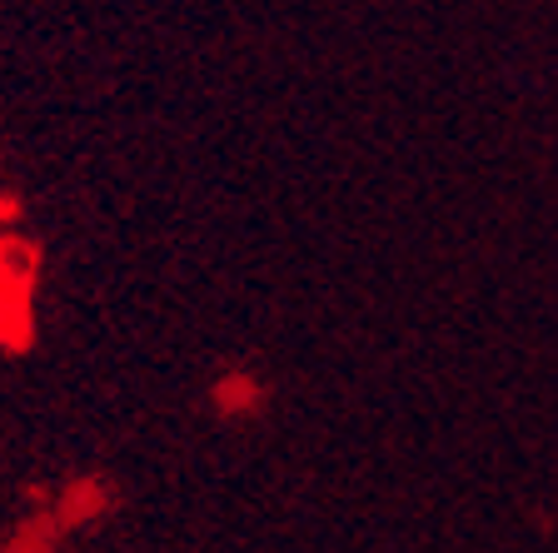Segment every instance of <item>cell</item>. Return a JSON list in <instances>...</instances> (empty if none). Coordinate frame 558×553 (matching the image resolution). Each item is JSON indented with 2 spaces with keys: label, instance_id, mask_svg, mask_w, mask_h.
I'll use <instances>...</instances> for the list:
<instances>
[{
  "label": "cell",
  "instance_id": "obj_1",
  "mask_svg": "<svg viewBox=\"0 0 558 553\" xmlns=\"http://www.w3.org/2000/svg\"><path fill=\"white\" fill-rule=\"evenodd\" d=\"M250 389H255L250 380H225L220 384V404H244V399H250Z\"/></svg>",
  "mask_w": 558,
  "mask_h": 553
}]
</instances>
